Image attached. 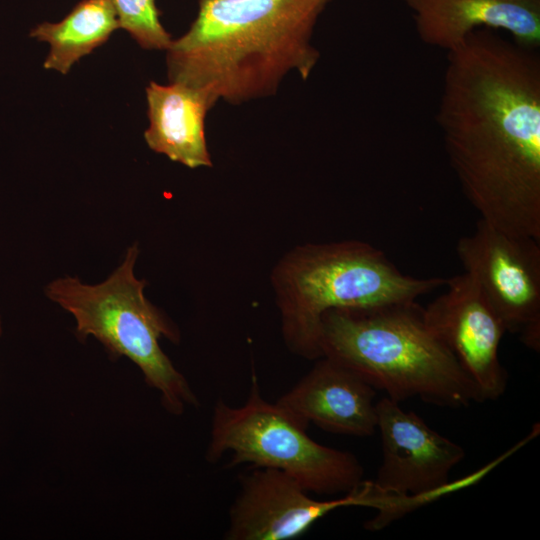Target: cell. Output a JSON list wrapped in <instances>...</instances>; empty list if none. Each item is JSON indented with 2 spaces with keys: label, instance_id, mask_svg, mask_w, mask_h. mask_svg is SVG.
I'll return each mask as SVG.
<instances>
[{
  "label": "cell",
  "instance_id": "obj_1",
  "mask_svg": "<svg viewBox=\"0 0 540 540\" xmlns=\"http://www.w3.org/2000/svg\"><path fill=\"white\" fill-rule=\"evenodd\" d=\"M460 187L482 220L540 240V54L498 31L447 52L436 113Z\"/></svg>",
  "mask_w": 540,
  "mask_h": 540
},
{
  "label": "cell",
  "instance_id": "obj_2",
  "mask_svg": "<svg viewBox=\"0 0 540 540\" xmlns=\"http://www.w3.org/2000/svg\"><path fill=\"white\" fill-rule=\"evenodd\" d=\"M332 0H198L189 29L166 50L169 82L201 91L211 108L274 95L320 58L313 33Z\"/></svg>",
  "mask_w": 540,
  "mask_h": 540
},
{
  "label": "cell",
  "instance_id": "obj_3",
  "mask_svg": "<svg viewBox=\"0 0 540 540\" xmlns=\"http://www.w3.org/2000/svg\"><path fill=\"white\" fill-rule=\"evenodd\" d=\"M319 346L387 397H419L442 407L485 401L452 351L428 326L414 302L335 309L321 318Z\"/></svg>",
  "mask_w": 540,
  "mask_h": 540
},
{
  "label": "cell",
  "instance_id": "obj_4",
  "mask_svg": "<svg viewBox=\"0 0 540 540\" xmlns=\"http://www.w3.org/2000/svg\"><path fill=\"white\" fill-rule=\"evenodd\" d=\"M275 281L285 342L307 359L322 357L327 311L414 302L446 283L404 274L381 250L354 240L298 248L281 262Z\"/></svg>",
  "mask_w": 540,
  "mask_h": 540
},
{
  "label": "cell",
  "instance_id": "obj_5",
  "mask_svg": "<svg viewBox=\"0 0 540 540\" xmlns=\"http://www.w3.org/2000/svg\"><path fill=\"white\" fill-rule=\"evenodd\" d=\"M138 254L136 244L129 247L122 264L100 284L59 278L47 286L46 295L72 314L78 338L93 336L112 358L132 361L146 384L160 393L164 409L180 416L188 406L197 407L199 400L160 347L161 337L177 342L179 333L146 299V281L134 275Z\"/></svg>",
  "mask_w": 540,
  "mask_h": 540
},
{
  "label": "cell",
  "instance_id": "obj_6",
  "mask_svg": "<svg viewBox=\"0 0 540 540\" xmlns=\"http://www.w3.org/2000/svg\"><path fill=\"white\" fill-rule=\"evenodd\" d=\"M307 428L260 392L255 375L246 402L214 406L206 459L216 463L231 452L229 467L274 468L296 479L309 493L347 494L363 480L364 469L348 452L319 444Z\"/></svg>",
  "mask_w": 540,
  "mask_h": 540
},
{
  "label": "cell",
  "instance_id": "obj_7",
  "mask_svg": "<svg viewBox=\"0 0 540 540\" xmlns=\"http://www.w3.org/2000/svg\"><path fill=\"white\" fill-rule=\"evenodd\" d=\"M457 256L506 331L540 350V240L503 231L480 219L459 239Z\"/></svg>",
  "mask_w": 540,
  "mask_h": 540
},
{
  "label": "cell",
  "instance_id": "obj_8",
  "mask_svg": "<svg viewBox=\"0 0 540 540\" xmlns=\"http://www.w3.org/2000/svg\"><path fill=\"white\" fill-rule=\"evenodd\" d=\"M376 411L382 462L373 483L385 492L435 500L478 481L504 458L501 456L476 473L450 482L451 470L465 457L463 447L387 396L376 402Z\"/></svg>",
  "mask_w": 540,
  "mask_h": 540
},
{
  "label": "cell",
  "instance_id": "obj_9",
  "mask_svg": "<svg viewBox=\"0 0 540 540\" xmlns=\"http://www.w3.org/2000/svg\"><path fill=\"white\" fill-rule=\"evenodd\" d=\"M446 290L426 308L431 330L452 351L484 400L504 394L508 374L499 359L507 332L474 279L466 272L446 280Z\"/></svg>",
  "mask_w": 540,
  "mask_h": 540
},
{
  "label": "cell",
  "instance_id": "obj_10",
  "mask_svg": "<svg viewBox=\"0 0 540 540\" xmlns=\"http://www.w3.org/2000/svg\"><path fill=\"white\" fill-rule=\"evenodd\" d=\"M239 480L224 533L227 540L295 539L330 512L362 503L356 489L317 500L296 479L274 468L251 467Z\"/></svg>",
  "mask_w": 540,
  "mask_h": 540
},
{
  "label": "cell",
  "instance_id": "obj_11",
  "mask_svg": "<svg viewBox=\"0 0 540 540\" xmlns=\"http://www.w3.org/2000/svg\"><path fill=\"white\" fill-rule=\"evenodd\" d=\"M376 389L340 362L322 356L276 404L300 424L357 437L377 430Z\"/></svg>",
  "mask_w": 540,
  "mask_h": 540
},
{
  "label": "cell",
  "instance_id": "obj_12",
  "mask_svg": "<svg viewBox=\"0 0 540 540\" xmlns=\"http://www.w3.org/2000/svg\"><path fill=\"white\" fill-rule=\"evenodd\" d=\"M417 35L446 52L472 31L502 30L525 47L540 46V0H402Z\"/></svg>",
  "mask_w": 540,
  "mask_h": 540
},
{
  "label": "cell",
  "instance_id": "obj_13",
  "mask_svg": "<svg viewBox=\"0 0 540 540\" xmlns=\"http://www.w3.org/2000/svg\"><path fill=\"white\" fill-rule=\"evenodd\" d=\"M149 148L189 168L211 167L205 119L211 106L199 90L182 83L146 87Z\"/></svg>",
  "mask_w": 540,
  "mask_h": 540
},
{
  "label": "cell",
  "instance_id": "obj_14",
  "mask_svg": "<svg viewBox=\"0 0 540 540\" xmlns=\"http://www.w3.org/2000/svg\"><path fill=\"white\" fill-rule=\"evenodd\" d=\"M119 28L108 0H81L61 21L37 25L30 37L50 45L44 68L67 74L75 62L103 45Z\"/></svg>",
  "mask_w": 540,
  "mask_h": 540
},
{
  "label": "cell",
  "instance_id": "obj_15",
  "mask_svg": "<svg viewBox=\"0 0 540 540\" xmlns=\"http://www.w3.org/2000/svg\"><path fill=\"white\" fill-rule=\"evenodd\" d=\"M119 27L144 49L167 50L172 42L170 33L160 21L156 0H108Z\"/></svg>",
  "mask_w": 540,
  "mask_h": 540
}]
</instances>
